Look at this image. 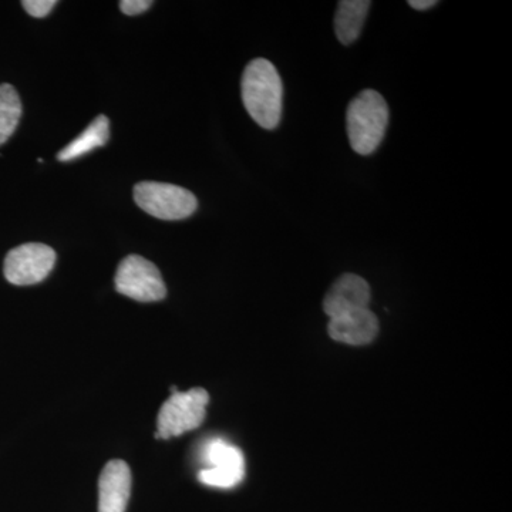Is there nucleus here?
I'll return each mask as SVG.
<instances>
[{
	"label": "nucleus",
	"instance_id": "10",
	"mask_svg": "<svg viewBox=\"0 0 512 512\" xmlns=\"http://www.w3.org/2000/svg\"><path fill=\"white\" fill-rule=\"evenodd\" d=\"M131 494V470L123 460H111L100 474L99 512H126Z\"/></svg>",
	"mask_w": 512,
	"mask_h": 512
},
{
	"label": "nucleus",
	"instance_id": "13",
	"mask_svg": "<svg viewBox=\"0 0 512 512\" xmlns=\"http://www.w3.org/2000/svg\"><path fill=\"white\" fill-rule=\"evenodd\" d=\"M22 103L15 87L0 84V146L6 143L18 127Z\"/></svg>",
	"mask_w": 512,
	"mask_h": 512
},
{
	"label": "nucleus",
	"instance_id": "9",
	"mask_svg": "<svg viewBox=\"0 0 512 512\" xmlns=\"http://www.w3.org/2000/svg\"><path fill=\"white\" fill-rule=\"evenodd\" d=\"M328 332L335 342L350 346L369 345L379 333V319L369 308L360 309L330 319Z\"/></svg>",
	"mask_w": 512,
	"mask_h": 512
},
{
	"label": "nucleus",
	"instance_id": "12",
	"mask_svg": "<svg viewBox=\"0 0 512 512\" xmlns=\"http://www.w3.org/2000/svg\"><path fill=\"white\" fill-rule=\"evenodd\" d=\"M110 136V123L106 116L96 117L89 124V127L80 134L79 137L70 141L66 147L57 154V160L67 163V161L76 160L90 153L94 148L106 146Z\"/></svg>",
	"mask_w": 512,
	"mask_h": 512
},
{
	"label": "nucleus",
	"instance_id": "5",
	"mask_svg": "<svg viewBox=\"0 0 512 512\" xmlns=\"http://www.w3.org/2000/svg\"><path fill=\"white\" fill-rule=\"evenodd\" d=\"M201 460L205 467L198 473V480L208 487L234 488L244 480V454L228 441H208L202 448Z\"/></svg>",
	"mask_w": 512,
	"mask_h": 512
},
{
	"label": "nucleus",
	"instance_id": "14",
	"mask_svg": "<svg viewBox=\"0 0 512 512\" xmlns=\"http://www.w3.org/2000/svg\"><path fill=\"white\" fill-rule=\"evenodd\" d=\"M23 8L33 18H45L57 5L56 0H25Z\"/></svg>",
	"mask_w": 512,
	"mask_h": 512
},
{
	"label": "nucleus",
	"instance_id": "11",
	"mask_svg": "<svg viewBox=\"0 0 512 512\" xmlns=\"http://www.w3.org/2000/svg\"><path fill=\"white\" fill-rule=\"evenodd\" d=\"M372 2L369 0H342L339 2L335 15V33L342 45L348 46L356 42L362 33L367 13Z\"/></svg>",
	"mask_w": 512,
	"mask_h": 512
},
{
	"label": "nucleus",
	"instance_id": "7",
	"mask_svg": "<svg viewBox=\"0 0 512 512\" xmlns=\"http://www.w3.org/2000/svg\"><path fill=\"white\" fill-rule=\"evenodd\" d=\"M56 264V252L45 244H23L9 252L5 259L6 279L10 284H39L49 276Z\"/></svg>",
	"mask_w": 512,
	"mask_h": 512
},
{
	"label": "nucleus",
	"instance_id": "6",
	"mask_svg": "<svg viewBox=\"0 0 512 512\" xmlns=\"http://www.w3.org/2000/svg\"><path fill=\"white\" fill-rule=\"evenodd\" d=\"M116 289L137 302L163 301L167 295L163 276L153 262L143 256L130 255L120 262L116 272Z\"/></svg>",
	"mask_w": 512,
	"mask_h": 512
},
{
	"label": "nucleus",
	"instance_id": "8",
	"mask_svg": "<svg viewBox=\"0 0 512 512\" xmlns=\"http://www.w3.org/2000/svg\"><path fill=\"white\" fill-rule=\"evenodd\" d=\"M372 292L362 276L345 274L340 276L330 286L325 299H323V311L329 319L345 313L360 311L369 308Z\"/></svg>",
	"mask_w": 512,
	"mask_h": 512
},
{
	"label": "nucleus",
	"instance_id": "1",
	"mask_svg": "<svg viewBox=\"0 0 512 512\" xmlns=\"http://www.w3.org/2000/svg\"><path fill=\"white\" fill-rule=\"evenodd\" d=\"M242 101L249 116L265 130H274L282 117L284 84L274 64L255 59L245 67L241 82Z\"/></svg>",
	"mask_w": 512,
	"mask_h": 512
},
{
	"label": "nucleus",
	"instance_id": "3",
	"mask_svg": "<svg viewBox=\"0 0 512 512\" xmlns=\"http://www.w3.org/2000/svg\"><path fill=\"white\" fill-rule=\"evenodd\" d=\"M210 394L201 387L171 394L157 417V439L167 440L198 429L207 416Z\"/></svg>",
	"mask_w": 512,
	"mask_h": 512
},
{
	"label": "nucleus",
	"instance_id": "2",
	"mask_svg": "<svg viewBox=\"0 0 512 512\" xmlns=\"http://www.w3.org/2000/svg\"><path fill=\"white\" fill-rule=\"evenodd\" d=\"M389 126V106L382 94L363 90L350 101L346 128L350 146L360 156H370L382 144Z\"/></svg>",
	"mask_w": 512,
	"mask_h": 512
},
{
	"label": "nucleus",
	"instance_id": "4",
	"mask_svg": "<svg viewBox=\"0 0 512 512\" xmlns=\"http://www.w3.org/2000/svg\"><path fill=\"white\" fill-rule=\"evenodd\" d=\"M134 200L141 210L158 220L180 221L197 211L198 201L191 191L178 185L143 181L134 187Z\"/></svg>",
	"mask_w": 512,
	"mask_h": 512
},
{
	"label": "nucleus",
	"instance_id": "16",
	"mask_svg": "<svg viewBox=\"0 0 512 512\" xmlns=\"http://www.w3.org/2000/svg\"><path fill=\"white\" fill-rule=\"evenodd\" d=\"M409 5L416 10H429L437 5L436 0H410Z\"/></svg>",
	"mask_w": 512,
	"mask_h": 512
},
{
	"label": "nucleus",
	"instance_id": "15",
	"mask_svg": "<svg viewBox=\"0 0 512 512\" xmlns=\"http://www.w3.org/2000/svg\"><path fill=\"white\" fill-rule=\"evenodd\" d=\"M153 2L150 0H123L120 2V9L124 15L137 16L151 8Z\"/></svg>",
	"mask_w": 512,
	"mask_h": 512
}]
</instances>
